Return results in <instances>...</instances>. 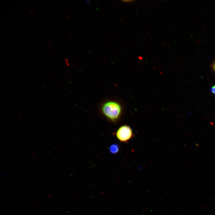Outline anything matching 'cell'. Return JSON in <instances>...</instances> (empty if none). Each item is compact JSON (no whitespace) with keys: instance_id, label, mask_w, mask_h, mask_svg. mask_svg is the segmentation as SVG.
Returning a JSON list of instances; mask_svg holds the SVG:
<instances>
[{"instance_id":"52a82bcc","label":"cell","mask_w":215,"mask_h":215,"mask_svg":"<svg viewBox=\"0 0 215 215\" xmlns=\"http://www.w3.org/2000/svg\"><path fill=\"white\" fill-rule=\"evenodd\" d=\"M214 70H215V62L214 65Z\"/></svg>"},{"instance_id":"7a4b0ae2","label":"cell","mask_w":215,"mask_h":215,"mask_svg":"<svg viewBox=\"0 0 215 215\" xmlns=\"http://www.w3.org/2000/svg\"><path fill=\"white\" fill-rule=\"evenodd\" d=\"M113 134L120 142L125 143H128L134 136L132 129L127 125H122Z\"/></svg>"},{"instance_id":"6da1fadb","label":"cell","mask_w":215,"mask_h":215,"mask_svg":"<svg viewBox=\"0 0 215 215\" xmlns=\"http://www.w3.org/2000/svg\"><path fill=\"white\" fill-rule=\"evenodd\" d=\"M100 110L101 114L107 119L114 123L119 121L122 110L120 104L112 100H106L102 103Z\"/></svg>"},{"instance_id":"ba28073f","label":"cell","mask_w":215,"mask_h":215,"mask_svg":"<svg viewBox=\"0 0 215 215\" xmlns=\"http://www.w3.org/2000/svg\"><path fill=\"white\" fill-rule=\"evenodd\" d=\"M162 44V45H163V47H165V46H164L165 45L164 44H163V43Z\"/></svg>"},{"instance_id":"8992f818","label":"cell","mask_w":215,"mask_h":215,"mask_svg":"<svg viewBox=\"0 0 215 215\" xmlns=\"http://www.w3.org/2000/svg\"><path fill=\"white\" fill-rule=\"evenodd\" d=\"M138 57H139V58L140 59V60H141H141L142 59V57H141V56H139Z\"/></svg>"},{"instance_id":"5b68a950","label":"cell","mask_w":215,"mask_h":215,"mask_svg":"<svg viewBox=\"0 0 215 215\" xmlns=\"http://www.w3.org/2000/svg\"><path fill=\"white\" fill-rule=\"evenodd\" d=\"M122 1L125 2H134V1H133V0H125V1Z\"/></svg>"},{"instance_id":"277c9868","label":"cell","mask_w":215,"mask_h":215,"mask_svg":"<svg viewBox=\"0 0 215 215\" xmlns=\"http://www.w3.org/2000/svg\"><path fill=\"white\" fill-rule=\"evenodd\" d=\"M211 91L213 93L215 94V85L211 88Z\"/></svg>"},{"instance_id":"3957f363","label":"cell","mask_w":215,"mask_h":215,"mask_svg":"<svg viewBox=\"0 0 215 215\" xmlns=\"http://www.w3.org/2000/svg\"><path fill=\"white\" fill-rule=\"evenodd\" d=\"M110 153L113 155H116L120 151L119 145L117 143H113L110 145L108 148Z\"/></svg>"}]
</instances>
